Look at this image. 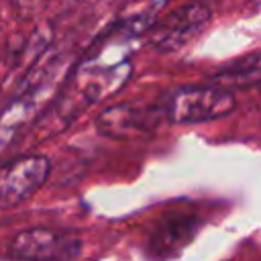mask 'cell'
<instances>
[{"instance_id": "cell-1", "label": "cell", "mask_w": 261, "mask_h": 261, "mask_svg": "<svg viewBox=\"0 0 261 261\" xmlns=\"http://www.w3.org/2000/svg\"><path fill=\"white\" fill-rule=\"evenodd\" d=\"M167 120L175 124H200L230 114L237 106L232 90L222 86H186L167 96L161 104Z\"/></svg>"}, {"instance_id": "cell-2", "label": "cell", "mask_w": 261, "mask_h": 261, "mask_svg": "<svg viewBox=\"0 0 261 261\" xmlns=\"http://www.w3.org/2000/svg\"><path fill=\"white\" fill-rule=\"evenodd\" d=\"M163 118L161 104L122 102L104 108L96 118V128L114 141H139L153 135Z\"/></svg>"}, {"instance_id": "cell-3", "label": "cell", "mask_w": 261, "mask_h": 261, "mask_svg": "<svg viewBox=\"0 0 261 261\" xmlns=\"http://www.w3.org/2000/svg\"><path fill=\"white\" fill-rule=\"evenodd\" d=\"M210 20V8L204 2H188L167 12L147 29L149 45L159 53H171L188 45Z\"/></svg>"}, {"instance_id": "cell-4", "label": "cell", "mask_w": 261, "mask_h": 261, "mask_svg": "<svg viewBox=\"0 0 261 261\" xmlns=\"http://www.w3.org/2000/svg\"><path fill=\"white\" fill-rule=\"evenodd\" d=\"M51 171L45 155H24L0 169V210L14 208L37 194Z\"/></svg>"}, {"instance_id": "cell-5", "label": "cell", "mask_w": 261, "mask_h": 261, "mask_svg": "<svg viewBox=\"0 0 261 261\" xmlns=\"http://www.w3.org/2000/svg\"><path fill=\"white\" fill-rule=\"evenodd\" d=\"M84 241L75 232L53 228H29L10 243V257L18 259H73L80 257Z\"/></svg>"}, {"instance_id": "cell-6", "label": "cell", "mask_w": 261, "mask_h": 261, "mask_svg": "<svg viewBox=\"0 0 261 261\" xmlns=\"http://www.w3.org/2000/svg\"><path fill=\"white\" fill-rule=\"evenodd\" d=\"M198 218L196 216H169L157 224L149 239V253L155 257H171L179 253L184 247L198 232Z\"/></svg>"}, {"instance_id": "cell-7", "label": "cell", "mask_w": 261, "mask_h": 261, "mask_svg": "<svg viewBox=\"0 0 261 261\" xmlns=\"http://www.w3.org/2000/svg\"><path fill=\"white\" fill-rule=\"evenodd\" d=\"M261 75V65H259V53L253 51L251 55H247L241 61H234L230 65H226L222 71L212 75V84L222 86L226 90H234V88H251L259 82Z\"/></svg>"}]
</instances>
